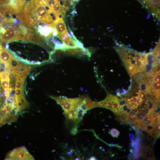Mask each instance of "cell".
I'll return each instance as SVG.
<instances>
[{
  "mask_svg": "<svg viewBox=\"0 0 160 160\" xmlns=\"http://www.w3.org/2000/svg\"><path fill=\"white\" fill-rule=\"evenodd\" d=\"M13 19L4 17L0 25V42L3 43L19 40H24L26 30L19 23L17 26Z\"/></svg>",
  "mask_w": 160,
  "mask_h": 160,
  "instance_id": "obj_1",
  "label": "cell"
},
{
  "mask_svg": "<svg viewBox=\"0 0 160 160\" xmlns=\"http://www.w3.org/2000/svg\"><path fill=\"white\" fill-rule=\"evenodd\" d=\"M50 97L55 100L62 107L68 120L70 121H74L77 118L79 107L85 97L74 98L52 96H50Z\"/></svg>",
  "mask_w": 160,
  "mask_h": 160,
  "instance_id": "obj_2",
  "label": "cell"
},
{
  "mask_svg": "<svg viewBox=\"0 0 160 160\" xmlns=\"http://www.w3.org/2000/svg\"><path fill=\"white\" fill-rule=\"evenodd\" d=\"M9 160H34V158L24 147H21L12 150L8 154Z\"/></svg>",
  "mask_w": 160,
  "mask_h": 160,
  "instance_id": "obj_3",
  "label": "cell"
},
{
  "mask_svg": "<svg viewBox=\"0 0 160 160\" xmlns=\"http://www.w3.org/2000/svg\"><path fill=\"white\" fill-rule=\"evenodd\" d=\"M53 28L55 30L57 36L61 40L68 33L63 18L59 17L55 21Z\"/></svg>",
  "mask_w": 160,
  "mask_h": 160,
  "instance_id": "obj_4",
  "label": "cell"
},
{
  "mask_svg": "<svg viewBox=\"0 0 160 160\" xmlns=\"http://www.w3.org/2000/svg\"><path fill=\"white\" fill-rule=\"evenodd\" d=\"M15 98L18 112H20L22 110L29 107L28 103L24 95Z\"/></svg>",
  "mask_w": 160,
  "mask_h": 160,
  "instance_id": "obj_5",
  "label": "cell"
},
{
  "mask_svg": "<svg viewBox=\"0 0 160 160\" xmlns=\"http://www.w3.org/2000/svg\"><path fill=\"white\" fill-rule=\"evenodd\" d=\"M14 57L0 44V61L8 64Z\"/></svg>",
  "mask_w": 160,
  "mask_h": 160,
  "instance_id": "obj_6",
  "label": "cell"
},
{
  "mask_svg": "<svg viewBox=\"0 0 160 160\" xmlns=\"http://www.w3.org/2000/svg\"><path fill=\"white\" fill-rule=\"evenodd\" d=\"M137 120V117L136 114H129L127 116L126 124L135 125Z\"/></svg>",
  "mask_w": 160,
  "mask_h": 160,
  "instance_id": "obj_7",
  "label": "cell"
},
{
  "mask_svg": "<svg viewBox=\"0 0 160 160\" xmlns=\"http://www.w3.org/2000/svg\"><path fill=\"white\" fill-rule=\"evenodd\" d=\"M160 135V122L155 124L153 130L151 135L154 138H156Z\"/></svg>",
  "mask_w": 160,
  "mask_h": 160,
  "instance_id": "obj_8",
  "label": "cell"
},
{
  "mask_svg": "<svg viewBox=\"0 0 160 160\" xmlns=\"http://www.w3.org/2000/svg\"><path fill=\"white\" fill-rule=\"evenodd\" d=\"M139 87L142 92H149L150 91L149 85H148L147 82L145 81L140 82Z\"/></svg>",
  "mask_w": 160,
  "mask_h": 160,
  "instance_id": "obj_9",
  "label": "cell"
},
{
  "mask_svg": "<svg viewBox=\"0 0 160 160\" xmlns=\"http://www.w3.org/2000/svg\"><path fill=\"white\" fill-rule=\"evenodd\" d=\"M16 81L15 82V89H23V85L25 79L16 77Z\"/></svg>",
  "mask_w": 160,
  "mask_h": 160,
  "instance_id": "obj_10",
  "label": "cell"
},
{
  "mask_svg": "<svg viewBox=\"0 0 160 160\" xmlns=\"http://www.w3.org/2000/svg\"><path fill=\"white\" fill-rule=\"evenodd\" d=\"M143 159H146L148 160L155 159L152 149L151 147H150L146 152Z\"/></svg>",
  "mask_w": 160,
  "mask_h": 160,
  "instance_id": "obj_11",
  "label": "cell"
},
{
  "mask_svg": "<svg viewBox=\"0 0 160 160\" xmlns=\"http://www.w3.org/2000/svg\"><path fill=\"white\" fill-rule=\"evenodd\" d=\"M0 81L1 84L0 88L4 90L9 89L10 86V80H1Z\"/></svg>",
  "mask_w": 160,
  "mask_h": 160,
  "instance_id": "obj_12",
  "label": "cell"
},
{
  "mask_svg": "<svg viewBox=\"0 0 160 160\" xmlns=\"http://www.w3.org/2000/svg\"><path fill=\"white\" fill-rule=\"evenodd\" d=\"M110 133L113 137H118L120 132L117 129L113 128L111 130Z\"/></svg>",
  "mask_w": 160,
  "mask_h": 160,
  "instance_id": "obj_13",
  "label": "cell"
},
{
  "mask_svg": "<svg viewBox=\"0 0 160 160\" xmlns=\"http://www.w3.org/2000/svg\"><path fill=\"white\" fill-rule=\"evenodd\" d=\"M23 89H15V97H17L24 95Z\"/></svg>",
  "mask_w": 160,
  "mask_h": 160,
  "instance_id": "obj_14",
  "label": "cell"
},
{
  "mask_svg": "<svg viewBox=\"0 0 160 160\" xmlns=\"http://www.w3.org/2000/svg\"><path fill=\"white\" fill-rule=\"evenodd\" d=\"M153 81L160 82V73L159 71L156 72L155 73L153 79Z\"/></svg>",
  "mask_w": 160,
  "mask_h": 160,
  "instance_id": "obj_15",
  "label": "cell"
},
{
  "mask_svg": "<svg viewBox=\"0 0 160 160\" xmlns=\"http://www.w3.org/2000/svg\"><path fill=\"white\" fill-rule=\"evenodd\" d=\"M139 142L138 139H137L134 141H133L131 143V145L132 147L136 148L139 145Z\"/></svg>",
  "mask_w": 160,
  "mask_h": 160,
  "instance_id": "obj_16",
  "label": "cell"
},
{
  "mask_svg": "<svg viewBox=\"0 0 160 160\" xmlns=\"http://www.w3.org/2000/svg\"><path fill=\"white\" fill-rule=\"evenodd\" d=\"M142 98V97L140 95H139L138 97V98L137 101V103L138 105H140L142 104L143 101Z\"/></svg>",
  "mask_w": 160,
  "mask_h": 160,
  "instance_id": "obj_17",
  "label": "cell"
},
{
  "mask_svg": "<svg viewBox=\"0 0 160 160\" xmlns=\"http://www.w3.org/2000/svg\"><path fill=\"white\" fill-rule=\"evenodd\" d=\"M89 160H96V159L95 157L92 156L89 158Z\"/></svg>",
  "mask_w": 160,
  "mask_h": 160,
  "instance_id": "obj_18",
  "label": "cell"
},
{
  "mask_svg": "<svg viewBox=\"0 0 160 160\" xmlns=\"http://www.w3.org/2000/svg\"><path fill=\"white\" fill-rule=\"evenodd\" d=\"M1 16H0V25H1Z\"/></svg>",
  "mask_w": 160,
  "mask_h": 160,
  "instance_id": "obj_19",
  "label": "cell"
},
{
  "mask_svg": "<svg viewBox=\"0 0 160 160\" xmlns=\"http://www.w3.org/2000/svg\"><path fill=\"white\" fill-rule=\"evenodd\" d=\"M150 0H147V2H146V3H147L148 2V1H149Z\"/></svg>",
  "mask_w": 160,
  "mask_h": 160,
  "instance_id": "obj_20",
  "label": "cell"
},
{
  "mask_svg": "<svg viewBox=\"0 0 160 160\" xmlns=\"http://www.w3.org/2000/svg\"><path fill=\"white\" fill-rule=\"evenodd\" d=\"M73 1H78L79 0H73Z\"/></svg>",
  "mask_w": 160,
  "mask_h": 160,
  "instance_id": "obj_21",
  "label": "cell"
}]
</instances>
